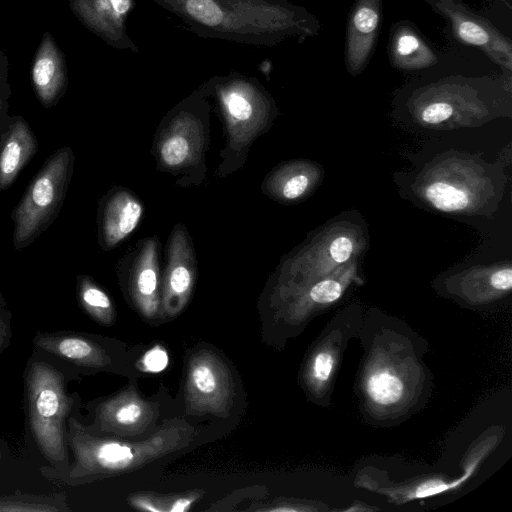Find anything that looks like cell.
Listing matches in <instances>:
<instances>
[{
    "label": "cell",
    "instance_id": "obj_1",
    "mask_svg": "<svg viewBox=\"0 0 512 512\" xmlns=\"http://www.w3.org/2000/svg\"><path fill=\"white\" fill-rule=\"evenodd\" d=\"M202 38L273 47L318 36L320 20L288 0H153Z\"/></svg>",
    "mask_w": 512,
    "mask_h": 512
},
{
    "label": "cell",
    "instance_id": "obj_2",
    "mask_svg": "<svg viewBox=\"0 0 512 512\" xmlns=\"http://www.w3.org/2000/svg\"><path fill=\"white\" fill-rule=\"evenodd\" d=\"M195 429L185 420H167L142 441L98 438L75 430L72 446L78 475L108 477L134 471L157 459L173 454L190 443Z\"/></svg>",
    "mask_w": 512,
    "mask_h": 512
},
{
    "label": "cell",
    "instance_id": "obj_3",
    "mask_svg": "<svg viewBox=\"0 0 512 512\" xmlns=\"http://www.w3.org/2000/svg\"><path fill=\"white\" fill-rule=\"evenodd\" d=\"M75 155L71 147L55 150L29 182L10 217L16 251L30 246L58 217L71 183Z\"/></svg>",
    "mask_w": 512,
    "mask_h": 512
},
{
    "label": "cell",
    "instance_id": "obj_4",
    "mask_svg": "<svg viewBox=\"0 0 512 512\" xmlns=\"http://www.w3.org/2000/svg\"><path fill=\"white\" fill-rule=\"evenodd\" d=\"M31 429L43 453L60 460L65 453L64 422L71 409L57 372L44 364L32 366L28 377Z\"/></svg>",
    "mask_w": 512,
    "mask_h": 512
},
{
    "label": "cell",
    "instance_id": "obj_5",
    "mask_svg": "<svg viewBox=\"0 0 512 512\" xmlns=\"http://www.w3.org/2000/svg\"><path fill=\"white\" fill-rule=\"evenodd\" d=\"M446 23L450 39L461 46L476 48L508 75L512 71V41L487 18L474 12L462 0H423Z\"/></svg>",
    "mask_w": 512,
    "mask_h": 512
},
{
    "label": "cell",
    "instance_id": "obj_6",
    "mask_svg": "<svg viewBox=\"0 0 512 512\" xmlns=\"http://www.w3.org/2000/svg\"><path fill=\"white\" fill-rule=\"evenodd\" d=\"M184 399L189 413L228 416L234 399V382L228 366L215 352L203 349L191 355Z\"/></svg>",
    "mask_w": 512,
    "mask_h": 512
},
{
    "label": "cell",
    "instance_id": "obj_7",
    "mask_svg": "<svg viewBox=\"0 0 512 512\" xmlns=\"http://www.w3.org/2000/svg\"><path fill=\"white\" fill-rule=\"evenodd\" d=\"M383 20V0H356L345 29L344 66L351 76L361 74L374 54Z\"/></svg>",
    "mask_w": 512,
    "mask_h": 512
},
{
    "label": "cell",
    "instance_id": "obj_8",
    "mask_svg": "<svg viewBox=\"0 0 512 512\" xmlns=\"http://www.w3.org/2000/svg\"><path fill=\"white\" fill-rule=\"evenodd\" d=\"M135 4V0H69L70 10L90 32L113 48L138 53L126 25Z\"/></svg>",
    "mask_w": 512,
    "mask_h": 512
},
{
    "label": "cell",
    "instance_id": "obj_9",
    "mask_svg": "<svg viewBox=\"0 0 512 512\" xmlns=\"http://www.w3.org/2000/svg\"><path fill=\"white\" fill-rule=\"evenodd\" d=\"M157 417V404L142 398L134 386L114 395L98 407L101 428L119 436L144 433Z\"/></svg>",
    "mask_w": 512,
    "mask_h": 512
},
{
    "label": "cell",
    "instance_id": "obj_10",
    "mask_svg": "<svg viewBox=\"0 0 512 512\" xmlns=\"http://www.w3.org/2000/svg\"><path fill=\"white\" fill-rule=\"evenodd\" d=\"M31 86L37 100L46 108L56 106L68 87V68L64 53L50 32L42 35L30 69Z\"/></svg>",
    "mask_w": 512,
    "mask_h": 512
},
{
    "label": "cell",
    "instance_id": "obj_11",
    "mask_svg": "<svg viewBox=\"0 0 512 512\" xmlns=\"http://www.w3.org/2000/svg\"><path fill=\"white\" fill-rule=\"evenodd\" d=\"M37 137L21 115L0 123V192L9 189L38 152Z\"/></svg>",
    "mask_w": 512,
    "mask_h": 512
},
{
    "label": "cell",
    "instance_id": "obj_12",
    "mask_svg": "<svg viewBox=\"0 0 512 512\" xmlns=\"http://www.w3.org/2000/svg\"><path fill=\"white\" fill-rule=\"evenodd\" d=\"M387 53L391 67L404 73L422 72L440 61L433 45L409 20L397 21L390 27Z\"/></svg>",
    "mask_w": 512,
    "mask_h": 512
},
{
    "label": "cell",
    "instance_id": "obj_13",
    "mask_svg": "<svg viewBox=\"0 0 512 512\" xmlns=\"http://www.w3.org/2000/svg\"><path fill=\"white\" fill-rule=\"evenodd\" d=\"M142 206L123 190L108 193L99 203L98 242L109 250L125 239L139 224Z\"/></svg>",
    "mask_w": 512,
    "mask_h": 512
},
{
    "label": "cell",
    "instance_id": "obj_14",
    "mask_svg": "<svg viewBox=\"0 0 512 512\" xmlns=\"http://www.w3.org/2000/svg\"><path fill=\"white\" fill-rule=\"evenodd\" d=\"M131 275V295L141 314L154 319L160 312L159 275L154 243L146 246Z\"/></svg>",
    "mask_w": 512,
    "mask_h": 512
},
{
    "label": "cell",
    "instance_id": "obj_15",
    "mask_svg": "<svg viewBox=\"0 0 512 512\" xmlns=\"http://www.w3.org/2000/svg\"><path fill=\"white\" fill-rule=\"evenodd\" d=\"M194 285V271L183 260L171 259L163 290L162 308L169 317L177 316L186 306Z\"/></svg>",
    "mask_w": 512,
    "mask_h": 512
},
{
    "label": "cell",
    "instance_id": "obj_16",
    "mask_svg": "<svg viewBox=\"0 0 512 512\" xmlns=\"http://www.w3.org/2000/svg\"><path fill=\"white\" fill-rule=\"evenodd\" d=\"M41 345L49 351L75 363L92 368H104L109 363L106 353L96 344L77 336L47 338Z\"/></svg>",
    "mask_w": 512,
    "mask_h": 512
},
{
    "label": "cell",
    "instance_id": "obj_17",
    "mask_svg": "<svg viewBox=\"0 0 512 512\" xmlns=\"http://www.w3.org/2000/svg\"><path fill=\"white\" fill-rule=\"evenodd\" d=\"M76 291L79 303L96 321L111 325L115 311L108 294L89 276L78 275Z\"/></svg>",
    "mask_w": 512,
    "mask_h": 512
},
{
    "label": "cell",
    "instance_id": "obj_18",
    "mask_svg": "<svg viewBox=\"0 0 512 512\" xmlns=\"http://www.w3.org/2000/svg\"><path fill=\"white\" fill-rule=\"evenodd\" d=\"M202 497L200 491L181 494L159 495L153 493H137L129 497L132 507L142 511L153 512H184Z\"/></svg>",
    "mask_w": 512,
    "mask_h": 512
},
{
    "label": "cell",
    "instance_id": "obj_19",
    "mask_svg": "<svg viewBox=\"0 0 512 512\" xmlns=\"http://www.w3.org/2000/svg\"><path fill=\"white\" fill-rule=\"evenodd\" d=\"M426 200L441 212H459L470 203L469 193L461 186L444 180L430 183L425 188Z\"/></svg>",
    "mask_w": 512,
    "mask_h": 512
},
{
    "label": "cell",
    "instance_id": "obj_20",
    "mask_svg": "<svg viewBox=\"0 0 512 512\" xmlns=\"http://www.w3.org/2000/svg\"><path fill=\"white\" fill-rule=\"evenodd\" d=\"M367 390L373 401L381 405H389L401 398L403 385L395 375L379 372L369 378Z\"/></svg>",
    "mask_w": 512,
    "mask_h": 512
},
{
    "label": "cell",
    "instance_id": "obj_21",
    "mask_svg": "<svg viewBox=\"0 0 512 512\" xmlns=\"http://www.w3.org/2000/svg\"><path fill=\"white\" fill-rule=\"evenodd\" d=\"M189 144L185 138L179 135L166 139L160 149L163 162L169 166H178L187 159Z\"/></svg>",
    "mask_w": 512,
    "mask_h": 512
},
{
    "label": "cell",
    "instance_id": "obj_22",
    "mask_svg": "<svg viewBox=\"0 0 512 512\" xmlns=\"http://www.w3.org/2000/svg\"><path fill=\"white\" fill-rule=\"evenodd\" d=\"M355 250V242L348 235L334 237L327 248V257L332 265L347 262Z\"/></svg>",
    "mask_w": 512,
    "mask_h": 512
},
{
    "label": "cell",
    "instance_id": "obj_23",
    "mask_svg": "<svg viewBox=\"0 0 512 512\" xmlns=\"http://www.w3.org/2000/svg\"><path fill=\"white\" fill-rule=\"evenodd\" d=\"M342 294L341 284L332 279H325L316 283L310 290L312 301L319 304H328L336 301Z\"/></svg>",
    "mask_w": 512,
    "mask_h": 512
},
{
    "label": "cell",
    "instance_id": "obj_24",
    "mask_svg": "<svg viewBox=\"0 0 512 512\" xmlns=\"http://www.w3.org/2000/svg\"><path fill=\"white\" fill-rule=\"evenodd\" d=\"M310 186V178L303 172H295L281 184V195L287 200H295L303 196Z\"/></svg>",
    "mask_w": 512,
    "mask_h": 512
},
{
    "label": "cell",
    "instance_id": "obj_25",
    "mask_svg": "<svg viewBox=\"0 0 512 512\" xmlns=\"http://www.w3.org/2000/svg\"><path fill=\"white\" fill-rule=\"evenodd\" d=\"M9 61L5 51L0 50V123L8 115L11 86L8 81Z\"/></svg>",
    "mask_w": 512,
    "mask_h": 512
},
{
    "label": "cell",
    "instance_id": "obj_26",
    "mask_svg": "<svg viewBox=\"0 0 512 512\" xmlns=\"http://www.w3.org/2000/svg\"><path fill=\"white\" fill-rule=\"evenodd\" d=\"M334 360L328 352L319 353L313 363V374L317 380L325 381L329 378Z\"/></svg>",
    "mask_w": 512,
    "mask_h": 512
},
{
    "label": "cell",
    "instance_id": "obj_27",
    "mask_svg": "<svg viewBox=\"0 0 512 512\" xmlns=\"http://www.w3.org/2000/svg\"><path fill=\"white\" fill-rule=\"evenodd\" d=\"M490 284L500 291H508L512 287V269L504 267L495 271L490 277Z\"/></svg>",
    "mask_w": 512,
    "mask_h": 512
},
{
    "label": "cell",
    "instance_id": "obj_28",
    "mask_svg": "<svg viewBox=\"0 0 512 512\" xmlns=\"http://www.w3.org/2000/svg\"><path fill=\"white\" fill-rule=\"evenodd\" d=\"M167 363V356L165 351L154 348L149 351L144 358V364L150 371H159L165 367Z\"/></svg>",
    "mask_w": 512,
    "mask_h": 512
},
{
    "label": "cell",
    "instance_id": "obj_29",
    "mask_svg": "<svg viewBox=\"0 0 512 512\" xmlns=\"http://www.w3.org/2000/svg\"><path fill=\"white\" fill-rule=\"evenodd\" d=\"M5 305H6V301H5L2 293L0 292V322L4 320V317L6 315H8V312L4 309ZM1 328H3V327L0 326V331H1Z\"/></svg>",
    "mask_w": 512,
    "mask_h": 512
},
{
    "label": "cell",
    "instance_id": "obj_30",
    "mask_svg": "<svg viewBox=\"0 0 512 512\" xmlns=\"http://www.w3.org/2000/svg\"><path fill=\"white\" fill-rule=\"evenodd\" d=\"M261 66L265 67L264 69H261L262 72L267 76L268 78V74H269V71H270V68H271V62L268 61V60H265L263 61L261 64Z\"/></svg>",
    "mask_w": 512,
    "mask_h": 512
},
{
    "label": "cell",
    "instance_id": "obj_31",
    "mask_svg": "<svg viewBox=\"0 0 512 512\" xmlns=\"http://www.w3.org/2000/svg\"><path fill=\"white\" fill-rule=\"evenodd\" d=\"M499 1L503 2L504 4H506L509 9L512 8V5L509 2H507L506 0H499Z\"/></svg>",
    "mask_w": 512,
    "mask_h": 512
}]
</instances>
